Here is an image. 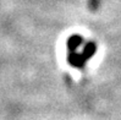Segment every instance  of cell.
Returning a JSON list of instances; mask_svg holds the SVG:
<instances>
[{
	"label": "cell",
	"instance_id": "277c9868",
	"mask_svg": "<svg viewBox=\"0 0 121 120\" xmlns=\"http://www.w3.org/2000/svg\"><path fill=\"white\" fill-rule=\"evenodd\" d=\"M88 4H89V8L92 10L98 9V0H88Z\"/></svg>",
	"mask_w": 121,
	"mask_h": 120
},
{
	"label": "cell",
	"instance_id": "7a4b0ae2",
	"mask_svg": "<svg viewBox=\"0 0 121 120\" xmlns=\"http://www.w3.org/2000/svg\"><path fill=\"white\" fill-rule=\"evenodd\" d=\"M84 44V38L81 34H71L66 40V48L69 52H77L78 48Z\"/></svg>",
	"mask_w": 121,
	"mask_h": 120
},
{
	"label": "cell",
	"instance_id": "6da1fadb",
	"mask_svg": "<svg viewBox=\"0 0 121 120\" xmlns=\"http://www.w3.org/2000/svg\"><path fill=\"white\" fill-rule=\"evenodd\" d=\"M67 62L75 69H83L87 64V60L82 56L81 52H69L67 54Z\"/></svg>",
	"mask_w": 121,
	"mask_h": 120
},
{
	"label": "cell",
	"instance_id": "3957f363",
	"mask_svg": "<svg viewBox=\"0 0 121 120\" xmlns=\"http://www.w3.org/2000/svg\"><path fill=\"white\" fill-rule=\"evenodd\" d=\"M97 44L94 43V42H87V43H84L83 47H82V50H81V54L84 59H86L87 61H89L94 56V54L97 53Z\"/></svg>",
	"mask_w": 121,
	"mask_h": 120
}]
</instances>
